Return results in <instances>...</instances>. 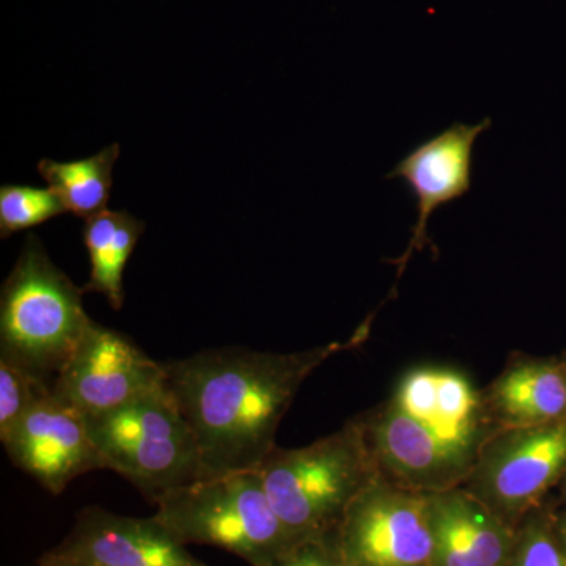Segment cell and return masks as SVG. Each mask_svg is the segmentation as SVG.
Here are the masks:
<instances>
[{"label":"cell","instance_id":"cell-5","mask_svg":"<svg viewBox=\"0 0 566 566\" xmlns=\"http://www.w3.org/2000/svg\"><path fill=\"white\" fill-rule=\"evenodd\" d=\"M156 520L181 545L229 551L252 566H271L297 545L277 516L256 471L207 476L156 497Z\"/></svg>","mask_w":566,"mask_h":566},{"label":"cell","instance_id":"cell-2","mask_svg":"<svg viewBox=\"0 0 566 566\" xmlns=\"http://www.w3.org/2000/svg\"><path fill=\"white\" fill-rule=\"evenodd\" d=\"M376 471L422 494L463 485L499 431L485 390L461 368L422 364L356 417Z\"/></svg>","mask_w":566,"mask_h":566},{"label":"cell","instance_id":"cell-20","mask_svg":"<svg viewBox=\"0 0 566 566\" xmlns=\"http://www.w3.org/2000/svg\"><path fill=\"white\" fill-rule=\"evenodd\" d=\"M271 566H348L337 542V531L333 534L304 539Z\"/></svg>","mask_w":566,"mask_h":566},{"label":"cell","instance_id":"cell-17","mask_svg":"<svg viewBox=\"0 0 566 566\" xmlns=\"http://www.w3.org/2000/svg\"><path fill=\"white\" fill-rule=\"evenodd\" d=\"M54 189L6 185L0 189V237L9 238L66 212Z\"/></svg>","mask_w":566,"mask_h":566},{"label":"cell","instance_id":"cell-13","mask_svg":"<svg viewBox=\"0 0 566 566\" xmlns=\"http://www.w3.org/2000/svg\"><path fill=\"white\" fill-rule=\"evenodd\" d=\"M433 566H509L517 528L463 486L428 494Z\"/></svg>","mask_w":566,"mask_h":566},{"label":"cell","instance_id":"cell-4","mask_svg":"<svg viewBox=\"0 0 566 566\" xmlns=\"http://www.w3.org/2000/svg\"><path fill=\"white\" fill-rule=\"evenodd\" d=\"M271 505L297 543L333 534L378 476L356 419L301 449H279L259 468Z\"/></svg>","mask_w":566,"mask_h":566},{"label":"cell","instance_id":"cell-3","mask_svg":"<svg viewBox=\"0 0 566 566\" xmlns=\"http://www.w3.org/2000/svg\"><path fill=\"white\" fill-rule=\"evenodd\" d=\"M82 294L39 238L28 237L2 285L0 359L52 385L92 322Z\"/></svg>","mask_w":566,"mask_h":566},{"label":"cell","instance_id":"cell-11","mask_svg":"<svg viewBox=\"0 0 566 566\" xmlns=\"http://www.w3.org/2000/svg\"><path fill=\"white\" fill-rule=\"evenodd\" d=\"M491 118L476 125L455 123L438 136L423 142L395 166L387 178H401L417 200V223L403 256L397 260L403 273L412 252L434 248L427 233L428 219L438 208L464 197L472 188L474 147L480 134L490 129Z\"/></svg>","mask_w":566,"mask_h":566},{"label":"cell","instance_id":"cell-7","mask_svg":"<svg viewBox=\"0 0 566 566\" xmlns=\"http://www.w3.org/2000/svg\"><path fill=\"white\" fill-rule=\"evenodd\" d=\"M565 469L566 419H562L499 431L461 486L517 528L538 509Z\"/></svg>","mask_w":566,"mask_h":566},{"label":"cell","instance_id":"cell-8","mask_svg":"<svg viewBox=\"0 0 566 566\" xmlns=\"http://www.w3.org/2000/svg\"><path fill=\"white\" fill-rule=\"evenodd\" d=\"M348 566H433L428 494L376 476L337 528Z\"/></svg>","mask_w":566,"mask_h":566},{"label":"cell","instance_id":"cell-23","mask_svg":"<svg viewBox=\"0 0 566 566\" xmlns=\"http://www.w3.org/2000/svg\"><path fill=\"white\" fill-rule=\"evenodd\" d=\"M35 566H40V565H35Z\"/></svg>","mask_w":566,"mask_h":566},{"label":"cell","instance_id":"cell-21","mask_svg":"<svg viewBox=\"0 0 566 566\" xmlns=\"http://www.w3.org/2000/svg\"><path fill=\"white\" fill-rule=\"evenodd\" d=\"M40 566H98L92 564H84V562L66 560V558L55 557L46 553L40 558Z\"/></svg>","mask_w":566,"mask_h":566},{"label":"cell","instance_id":"cell-1","mask_svg":"<svg viewBox=\"0 0 566 566\" xmlns=\"http://www.w3.org/2000/svg\"><path fill=\"white\" fill-rule=\"evenodd\" d=\"M367 338V324L346 342L300 353L208 349L166 365L167 386L191 424L203 479L256 471L301 386L334 354Z\"/></svg>","mask_w":566,"mask_h":566},{"label":"cell","instance_id":"cell-16","mask_svg":"<svg viewBox=\"0 0 566 566\" xmlns=\"http://www.w3.org/2000/svg\"><path fill=\"white\" fill-rule=\"evenodd\" d=\"M120 156V145L112 144L98 155L80 161L41 159L39 172L61 197L66 210L87 219L106 211L112 189V170Z\"/></svg>","mask_w":566,"mask_h":566},{"label":"cell","instance_id":"cell-10","mask_svg":"<svg viewBox=\"0 0 566 566\" xmlns=\"http://www.w3.org/2000/svg\"><path fill=\"white\" fill-rule=\"evenodd\" d=\"M0 441L11 463L54 495L77 476L103 469L85 417L61 403L52 390Z\"/></svg>","mask_w":566,"mask_h":566},{"label":"cell","instance_id":"cell-22","mask_svg":"<svg viewBox=\"0 0 566 566\" xmlns=\"http://www.w3.org/2000/svg\"><path fill=\"white\" fill-rule=\"evenodd\" d=\"M554 528H556L557 538L558 542H560L562 549H564L566 554V515L554 523Z\"/></svg>","mask_w":566,"mask_h":566},{"label":"cell","instance_id":"cell-15","mask_svg":"<svg viewBox=\"0 0 566 566\" xmlns=\"http://www.w3.org/2000/svg\"><path fill=\"white\" fill-rule=\"evenodd\" d=\"M145 232V222L128 211H103L85 221L84 244L91 259V279L84 293H102L115 311L125 303L123 273Z\"/></svg>","mask_w":566,"mask_h":566},{"label":"cell","instance_id":"cell-19","mask_svg":"<svg viewBox=\"0 0 566 566\" xmlns=\"http://www.w3.org/2000/svg\"><path fill=\"white\" fill-rule=\"evenodd\" d=\"M509 566H566V554L553 521L535 510L521 523Z\"/></svg>","mask_w":566,"mask_h":566},{"label":"cell","instance_id":"cell-6","mask_svg":"<svg viewBox=\"0 0 566 566\" xmlns=\"http://www.w3.org/2000/svg\"><path fill=\"white\" fill-rule=\"evenodd\" d=\"M85 422L103 469L125 476L151 501L203 479L196 436L167 382Z\"/></svg>","mask_w":566,"mask_h":566},{"label":"cell","instance_id":"cell-12","mask_svg":"<svg viewBox=\"0 0 566 566\" xmlns=\"http://www.w3.org/2000/svg\"><path fill=\"white\" fill-rule=\"evenodd\" d=\"M55 557L98 566H208L151 517L115 515L99 506L82 510Z\"/></svg>","mask_w":566,"mask_h":566},{"label":"cell","instance_id":"cell-14","mask_svg":"<svg viewBox=\"0 0 566 566\" xmlns=\"http://www.w3.org/2000/svg\"><path fill=\"white\" fill-rule=\"evenodd\" d=\"M485 395L501 430L557 422L566 419V367L551 360H513Z\"/></svg>","mask_w":566,"mask_h":566},{"label":"cell","instance_id":"cell-9","mask_svg":"<svg viewBox=\"0 0 566 566\" xmlns=\"http://www.w3.org/2000/svg\"><path fill=\"white\" fill-rule=\"evenodd\" d=\"M166 365L132 338L91 322L52 381V395L84 417L98 416L166 386Z\"/></svg>","mask_w":566,"mask_h":566},{"label":"cell","instance_id":"cell-18","mask_svg":"<svg viewBox=\"0 0 566 566\" xmlns=\"http://www.w3.org/2000/svg\"><path fill=\"white\" fill-rule=\"evenodd\" d=\"M48 394H51V385L18 365L0 359V439L6 438L25 412Z\"/></svg>","mask_w":566,"mask_h":566}]
</instances>
